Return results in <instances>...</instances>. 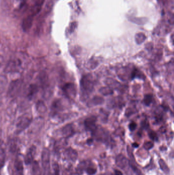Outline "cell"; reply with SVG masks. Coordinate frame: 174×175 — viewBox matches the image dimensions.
Instances as JSON below:
<instances>
[{
    "label": "cell",
    "mask_w": 174,
    "mask_h": 175,
    "mask_svg": "<svg viewBox=\"0 0 174 175\" xmlns=\"http://www.w3.org/2000/svg\"><path fill=\"white\" fill-rule=\"evenodd\" d=\"M80 87L81 91V98L85 99L92 93L94 87V82L92 75L88 74L83 76L80 81Z\"/></svg>",
    "instance_id": "cell-1"
},
{
    "label": "cell",
    "mask_w": 174,
    "mask_h": 175,
    "mask_svg": "<svg viewBox=\"0 0 174 175\" xmlns=\"http://www.w3.org/2000/svg\"><path fill=\"white\" fill-rule=\"evenodd\" d=\"M32 117L29 114H25L20 117L16 124V133L20 134L27 128L32 123Z\"/></svg>",
    "instance_id": "cell-2"
},
{
    "label": "cell",
    "mask_w": 174,
    "mask_h": 175,
    "mask_svg": "<svg viewBox=\"0 0 174 175\" xmlns=\"http://www.w3.org/2000/svg\"><path fill=\"white\" fill-rule=\"evenodd\" d=\"M93 135L97 140L107 145L112 144V140L109 133L107 131L100 127H97L96 130L93 133Z\"/></svg>",
    "instance_id": "cell-3"
},
{
    "label": "cell",
    "mask_w": 174,
    "mask_h": 175,
    "mask_svg": "<svg viewBox=\"0 0 174 175\" xmlns=\"http://www.w3.org/2000/svg\"><path fill=\"white\" fill-rule=\"evenodd\" d=\"M23 67L22 61L19 58H11L6 65L4 71L6 73H17L20 71Z\"/></svg>",
    "instance_id": "cell-4"
},
{
    "label": "cell",
    "mask_w": 174,
    "mask_h": 175,
    "mask_svg": "<svg viewBox=\"0 0 174 175\" xmlns=\"http://www.w3.org/2000/svg\"><path fill=\"white\" fill-rule=\"evenodd\" d=\"M23 87V83L20 79H16L10 83L8 89L7 95L10 97H15L20 94Z\"/></svg>",
    "instance_id": "cell-5"
},
{
    "label": "cell",
    "mask_w": 174,
    "mask_h": 175,
    "mask_svg": "<svg viewBox=\"0 0 174 175\" xmlns=\"http://www.w3.org/2000/svg\"><path fill=\"white\" fill-rule=\"evenodd\" d=\"M41 166L44 175H50V155L47 149L43 150L41 154Z\"/></svg>",
    "instance_id": "cell-6"
},
{
    "label": "cell",
    "mask_w": 174,
    "mask_h": 175,
    "mask_svg": "<svg viewBox=\"0 0 174 175\" xmlns=\"http://www.w3.org/2000/svg\"><path fill=\"white\" fill-rule=\"evenodd\" d=\"M12 175H24V164L22 158L18 156L13 161Z\"/></svg>",
    "instance_id": "cell-7"
},
{
    "label": "cell",
    "mask_w": 174,
    "mask_h": 175,
    "mask_svg": "<svg viewBox=\"0 0 174 175\" xmlns=\"http://www.w3.org/2000/svg\"><path fill=\"white\" fill-rule=\"evenodd\" d=\"M37 154V147L35 146H31L28 149L24 158V162L27 165L31 164L34 161L35 155Z\"/></svg>",
    "instance_id": "cell-8"
},
{
    "label": "cell",
    "mask_w": 174,
    "mask_h": 175,
    "mask_svg": "<svg viewBox=\"0 0 174 175\" xmlns=\"http://www.w3.org/2000/svg\"><path fill=\"white\" fill-rule=\"evenodd\" d=\"M63 92L65 95L69 98H74L76 96L77 91L74 83H66L63 87Z\"/></svg>",
    "instance_id": "cell-9"
},
{
    "label": "cell",
    "mask_w": 174,
    "mask_h": 175,
    "mask_svg": "<svg viewBox=\"0 0 174 175\" xmlns=\"http://www.w3.org/2000/svg\"><path fill=\"white\" fill-rule=\"evenodd\" d=\"M115 164L121 169H125L129 166V160L123 155L120 154L116 156Z\"/></svg>",
    "instance_id": "cell-10"
},
{
    "label": "cell",
    "mask_w": 174,
    "mask_h": 175,
    "mask_svg": "<svg viewBox=\"0 0 174 175\" xmlns=\"http://www.w3.org/2000/svg\"><path fill=\"white\" fill-rule=\"evenodd\" d=\"M96 118L94 116L86 118L84 121V125L85 128L89 131L94 133L97 128L96 126Z\"/></svg>",
    "instance_id": "cell-11"
},
{
    "label": "cell",
    "mask_w": 174,
    "mask_h": 175,
    "mask_svg": "<svg viewBox=\"0 0 174 175\" xmlns=\"http://www.w3.org/2000/svg\"><path fill=\"white\" fill-rule=\"evenodd\" d=\"M64 158L68 160L75 162L78 158V153L77 151L71 147H68L64 150L63 153Z\"/></svg>",
    "instance_id": "cell-12"
},
{
    "label": "cell",
    "mask_w": 174,
    "mask_h": 175,
    "mask_svg": "<svg viewBox=\"0 0 174 175\" xmlns=\"http://www.w3.org/2000/svg\"><path fill=\"white\" fill-rule=\"evenodd\" d=\"M20 142L17 138H12L8 142L9 150L12 153H18L20 150Z\"/></svg>",
    "instance_id": "cell-13"
},
{
    "label": "cell",
    "mask_w": 174,
    "mask_h": 175,
    "mask_svg": "<svg viewBox=\"0 0 174 175\" xmlns=\"http://www.w3.org/2000/svg\"><path fill=\"white\" fill-rule=\"evenodd\" d=\"M62 134L65 138L71 137L75 133L73 126L71 124H67L62 128Z\"/></svg>",
    "instance_id": "cell-14"
},
{
    "label": "cell",
    "mask_w": 174,
    "mask_h": 175,
    "mask_svg": "<svg viewBox=\"0 0 174 175\" xmlns=\"http://www.w3.org/2000/svg\"><path fill=\"white\" fill-rule=\"evenodd\" d=\"M63 107L61 101L59 99L54 101L51 107V113L54 115L58 112L63 110Z\"/></svg>",
    "instance_id": "cell-15"
},
{
    "label": "cell",
    "mask_w": 174,
    "mask_h": 175,
    "mask_svg": "<svg viewBox=\"0 0 174 175\" xmlns=\"http://www.w3.org/2000/svg\"><path fill=\"white\" fill-rule=\"evenodd\" d=\"M39 90V88L36 84H32L30 85L28 90L27 97L29 100L31 99L35 96Z\"/></svg>",
    "instance_id": "cell-16"
},
{
    "label": "cell",
    "mask_w": 174,
    "mask_h": 175,
    "mask_svg": "<svg viewBox=\"0 0 174 175\" xmlns=\"http://www.w3.org/2000/svg\"><path fill=\"white\" fill-rule=\"evenodd\" d=\"M31 173L32 175H41L42 171L39 163L37 161H34L31 164Z\"/></svg>",
    "instance_id": "cell-17"
},
{
    "label": "cell",
    "mask_w": 174,
    "mask_h": 175,
    "mask_svg": "<svg viewBox=\"0 0 174 175\" xmlns=\"http://www.w3.org/2000/svg\"><path fill=\"white\" fill-rule=\"evenodd\" d=\"M8 79L6 76L0 75V94L3 93L7 86Z\"/></svg>",
    "instance_id": "cell-18"
},
{
    "label": "cell",
    "mask_w": 174,
    "mask_h": 175,
    "mask_svg": "<svg viewBox=\"0 0 174 175\" xmlns=\"http://www.w3.org/2000/svg\"><path fill=\"white\" fill-rule=\"evenodd\" d=\"M106 84L109 87L112 89H117L120 87V83L115 79H107L106 80Z\"/></svg>",
    "instance_id": "cell-19"
},
{
    "label": "cell",
    "mask_w": 174,
    "mask_h": 175,
    "mask_svg": "<svg viewBox=\"0 0 174 175\" xmlns=\"http://www.w3.org/2000/svg\"><path fill=\"white\" fill-rule=\"evenodd\" d=\"M6 159V153L5 150L2 145L0 146V168H3Z\"/></svg>",
    "instance_id": "cell-20"
},
{
    "label": "cell",
    "mask_w": 174,
    "mask_h": 175,
    "mask_svg": "<svg viewBox=\"0 0 174 175\" xmlns=\"http://www.w3.org/2000/svg\"><path fill=\"white\" fill-rule=\"evenodd\" d=\"M146 39V36L145 34L141 32H139L136 34L135 36V42L138 45L142 44L145 41Z\"/></svg>",
    "instance_id": "cell-21"
},
{
    "label": "cell",
    "mask_w": 174,
    "mask_h": 175,
    "mask_svg": "<svg viewBox=\"0 0 174 175\" xmlns=\"http://www.w3.org/2000/svg\"><path fill=\"white\" fill-rule=\"evenodd\" d=\"M159 164L160 168L161 170L166 174H169L170 173V168H168V166L167 164L165 163L164 160L163 159H160L159 160Z\"/></svg>",
    "instance_id": "cell-22"
},
{
    "label": "cell",
    "mask_w": 174,
    "mask_h": 175,
    "mask_svg": "<svg viewBox=\"0 0 174 175\" xmlns=\"http://www.w3.org/2000/svg\"><path fill=\"white\" fill-rule=\"evenodd\" d=\"M99 91H100L101 94L105 95V96L112 95V94L113 93L112 89L111 88H110L109 87L101 88L99 90Z\"/></svg>",
    "instance_id": "cell-23"
},
{
    "label": "cell",
    "mask_w": 174,
    "mask_h": 175,
    "mask_svg": "<svg viewBox=\"0 0 174 175\" xmlns=\"http://www.w3.org/2000/svg\"><path fill=\"white\" fill-rule=\"evenodd\" d=\"M130 20L134 23L137 24L138 25H143L146 23V18H130L129 19Z\"/></svg>",
    "instance_id": "cell-24"
},
{
    "label": "cell",
    "mask_w": 174,
    "mask_h": 175,
    "mask_svg": "<svg viewBox=\"0 0 174 175\" xmlns=\"http://www.w3.org/2000/svg\"><path fill=\"white\" fill-rule=\"evenodd\" d=\"M87 164L86 161H82V162H80L78 165V168H77V171L78 174H82L83 171L87 168Z\"/></svg>",
    "instance_id": "cell-25"
},
{
    "label": "cell",
    "mask_w": 174,
    "mask_h": 175,
    "mask_svg": "<svg viewBox=\"0 0 174 175\" xmlns=\"http://www.w3.org/2000/svg\"><path fill=\"white\" fill-rule=\"evenodd\" d=\"M103 102H104V99L103 98L101 97H95L90 101V104H91L92 105H101Z\"/></svg>",
    "instance_id": "cell-26"
},
{
    "label": "cell",
    "mask_w": 174,
    "mask_h": 175,
    "mask_svg": "<svg viewBox=\"0 0 174 175\" xmlns=\"http://www.w3.org/2000/svg\"><path fill=\"white\" fill-rule=\"evenodd\" d=\"M50 175H60L59 166L57 162L53 164L52 172L50 173Z\"/></svg>",
    "instance_id": "cell-27"
},
{
    "label": "cell",
    "mask_w": 174,
    "mask_h": 175,
    "mask_svg": "<svg viewBox=\"0 0 174 175\" xmlns=\"http://www.w3.org/2000/svg\"><path fill=\"white\" fill-rule=\"evenodd\" d=\"M37 110L39 113H45L46 111V109L44 102L39 101L37 104Z\"/></svg>",
    "instance_id": "cell-28"
},
{
    "label": "cell",
    "mask_w": 174,
    "mask_h": 175,
    "mask_svg": "<svg viewBox=\"0 0 174 175\" xmlns=\"http://www.w3.org/2000/svg\"><path fill=\"white\" fill-rule=\"evenodd\" d=\"M152 95H151V94L146 95L144 99V104L146 105L149 106L152 101Z\"/></svg>",
    "instance_id": "cell-29"
},
{
    "label": "cell",
    "mask_w": 174,
    "mask_h": 175,
    "mask_svg": "<svg viewBox=\"0 0 174 175\" xmlns=\"http://www.w3.org/2000/svg\"><path fill=\"white\" fill-rule=\"evenodd\" d=\"M129 166H130L134 172L137 175H143L141 172L133 163H131L130 161H129Z\"/></svg>",
    "instance_id": "cell-30"
},
{
    "label": "cell",
    "mask_w": 174,
    "mask_h": 175,
    "mask_svg": "<svg viewBox=\"0 0 174 175\" xmlns=\"http://www.w3.org/2000/svg\"><path fill=\"white\" fill-rule=\"evenodd\" d=\"M86 172L89 175H94L97 173V169L94 167L89 166L85 169Z\"/></svg>",
    "instance_id": "cell-31"
},
{
    "label": "cell",
    "mask_w": 174,
    "mask_h": 175,
    "mask_svg": "<svg viewBox=\"0 0 174 175\" xmlns=\"http://www.w3.org/2000/svg\"><path fill=\"white\" fill-rule=\"evenodd\" d=\"M149 136L152 140L156 141L158 140V136H157L155 132L153 131H150L149 132Z\"/></svg>",
    "instance_id": "cell-32"
},
{
    "label": "cell",
    "mask_w": 174,
    "mask_h": 175,
    "mask_svg": "<svg viewBox=\"0 0 174 175\" xmlns=\"http://www.w3.org/2000/svg\"><path fill=\"white\" fill-rule=\"evenodd\" d=\"M154 146V143L152 141H147L144 143V147L146 150H150Z\"/></svg>",
    "instance_id": "cell-33"
},
{
    "label": "cell",
    "mask_w": 174,
    "mask_h": 175,
    "mask_svg": "<svg viewBox=\"0 0 174 175\" xmlns=\"http://www.w3.org/2000/svg\"><path fill=\"white\" fill-rule=\"evenodd\" d=\"M78 23L77 22H74L71 24L69 28V32L72 33L74 32L76 28H77Z\"/></svg>",
    "instance_id": "cell-34"
},
{
    "label": "cell",
    "mask_w": 174,
    "mask_h": 175,
    "mask_svg": "<svg viewBox=\"0 0 174 175\" xmlns=\"http://www.w3.org/2000/svg\"><path fill=\"white\" fill-rule=\"evenodd\" d=\"M127 153H128V156H129V158H130L132 161H134V156L133 155V153H132V150H131L128 146V147H127Z\"/></svg>",
    "instance_id": "cell-35"
},
{
    "label": "cell",
    "mask_w": 174,
    "mask_h": 175,
    "mask_svg": "<svg viewBox=\"0 0 174 175\" xmlns=\"http://www.w3.org/2000/svg\"><path fill=\"white\" fill-rule=\"evenodd\" d=\"M137 124L135 122H132L129 124V129L131 131H133L137 128Z\"/></svg>",
    "instance_id": "cell-36"
},
{
    "label": "cell",
    "mask_w": 174,
    "mask_h": 175,
    "mask_svg": "<svg viewBox=\"0 0 174 175\" xmlns=\"http://www.w3.org/2000/svg\"><path fill=\"white\" fill-rule=\"evenodd\" d=\"M4 62V57H3L2 56L0 55V68L2 66H3Z\"/></svg>",
    "instance_id": "cell-37"
},
{
    "label": "cell",
    "mask_w": 174,
    "mask_h": 175,
    "mask_svg": "<svg viewBox=\"0 0 174 175\" xmlns=\"http://www.w3.org/2000/svg\"><path fill=\"white\" fill-rule=\"evenodd\" d=\"M115 175H123L122 172H121L119 170H118V169H115Z\"/></svg>",
    "instance_id": "cell-38"
},
{
    "label": "cell",
    "mask_w": 174,
    "mask_h": 175,
    "mask_svg": "<svg viewBox=\"0 0 174 175\" xmlns=\"http://www.w3.org/2000/svg\"><path fill=\"white\" fill-rule=\"evenodd\" d=\"M87 143L88 145H92L93 143V139L92 138L89 139L87 141Z\"/></svg>",
    "instance_id": "cell-39"
},
{
    "label": "cell",
    "mask_w": 174,
    "mask_h": 175,
    "mask_svg": "<svg viewBox=\"0 0 174 175\" xmlns=\"http://www.w3.org/2000/svg\"><path fill=\"white\" fill-rule=\"evenodd\" d=\"M132 146L135 147V148H137V147H138L139 146V145L137 143H134L132 144Z\"/></svg>",
    "instance_id": "cell-40"
}]
</instances>
